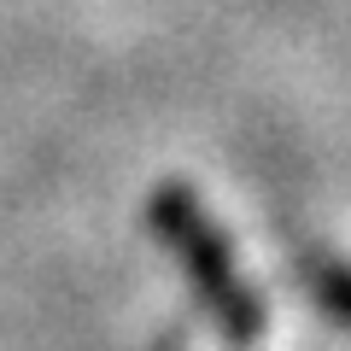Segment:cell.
<instances>
[{
	"mask_svg": "<svg viewBox=\"0 0 351 351\" xmlns=\"http://www.w3.org/2000/svg\"><path fill=\"white\" fill-rule=\"evenodd\" d=\"M287 269L299 281V293L316 304V316L351 334V258L346 252L322 246V240H304V246H293Z\"/></svg>",
	"mask_w": 351,
	"mask_h": 351,
	"instance_id": "obj_2",
	"label": "cell"
},
{
	"mask_svg": "<svg viewBox=\"0 0 351 351\" xmlns=\"http://www.w3.org/2000/svg\"><path fill=\"white\" fill-rule=\"evenodd\" d=\"M147 228L164 252L176 258V269L188 276L199 311L211 316V328L223 334L228 351H258L269 339V304L263 293L240 276L234 240L211 217V205L188 188V182H158L147 193Z\"/></svg>",
	"mask_w": 351,
	"mask_h": 351,
	"instance_id": "obj_1",
	"label": "cell"
}]
</instances>
